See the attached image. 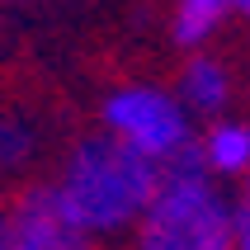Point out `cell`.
<instances>
[{
    "instance_id": "3957f363",
    "label": "cell",
    "mask_w": 250,
    "mask_h": 250,
    "mask_svg": "<svg viewBox=\"0 0 250 250\" xmlns=\"http://www.w3.org/2000/svg\"><path fill=\"white\" fill-rule=\"evenodd\" d=\"M99 132L113 137L118 146L137 151L142 161H151L156 170H170L175 161L194 151L198 123L184 113V104L175 99L170 85L156 81H113L99 95Z\"/></svg>"
},
{
    "instance_id": "7a4b0ae2",
    "label": "cell",
    "mask_w": 250,
    "mask_h": 250,
    "mask_svg": "<svg viewBox=\"0 0 250 250\" xmlns=\"http://www.w3.org/2000/svg\"><path fill=\"white\" fill-rule=\"evenodd\" d=\"M241 241V208L236 194L203 175L194 151L161 170L151 203L132 227L127 250H236Z\"/></svg>"
},
{
    "instance_id": "8992f818",
    "label": "cell",
    "mask_w": 250,
    "mask_h": 250,
    "mask_svg": "<svg viewBox=\"0 0 250 250\" xmlns=\"http://www.w3.org/2000/svg\"><path fill=\"white\" fill-rule=\"evenodd\" d=\"M194 161L217 184H241L250 175V118H212L194 132Z\"/></svg>"
},
{
    "instance_id": "277c9868",
    "label": "cell",
    "mask_w": 250,
    "mask_h": 250,
    "mask_svg": "<svg viewBox=\"0 0 250 250\" xmlns=\"http://www.w3.org/2000/svg\"><path fill=\"white\" fill-rule=\"evenodd\" d=\"M5 222H10V250H99L66 217V208L57 203L47 180L24 184L5 203Z\"/></svg>"
},
{
    "instance_id": "7c38bea8",
    "label": "cell",
    "mask_w": 250,
    "mask_h": 250,
    "mask_svg": "<svg viewBox=\"0 0 250 250\" xmlns=\"http://www.w3.org/2000/svg\"><path fill=\"white\" fill-rule=\"evenodd\" d=\"M236 250H250V227H241V241H236Z\"/></svg>"
},
{
    "instance_id": "8fae6325",
    "label": "cell",
    "mask_w": 250,
    "mask_h": 250,
    "mask_svg": "<svg viewBox=\"0 0 250 250\" xmlns=\"http://www.w3.org/2000/svg\"><path fill=\"white\" fill-rule=\"evenodd\" d=\"M227 10L241 14V19H250V0H227Z\"/></svg>"
},
{
    "instance_id": "30bf717a",
    "label": "cell",
    "mask_w": 250,
    "mask_h": 250,
    "mask_svg": "<svg viewBox=\"0 0 250 250\" xmlns=\"http://www.w3.org/2000/svg\"><path fill=\"white\" fill-rule=\"evenodd\" d=\"M0 250H10V222H5V203H0Z\"/></svg>"
},
{
    "instance_id": "ba28073f",
    "label": "cell",
    "mask_w": 250,
    "mask_h": 250,
    "mask_svg": "<svg viewBox=\"0 0 250 250\" xmlns=\"http://www.w3.org/2000/svg\"><path fill=\"white\" fill-rule=\"evenodd\" d=\"M231 19L227 0H175L170 5V42L184 52H208V42Z\"/></svg>"
},
{
    "instance_id": "52a82bcc",
    "label": "cell",
    "mask_w": 250,
    "mask_h": 250,
    "mask_svg": "<svg viewBox=\"0 0 250 250\" xmlns=\"http://www.w3.org/2000/svg\"><path fill=\"white\" fill-rule=\"evenodd\" d=\"M42 156V127L19 104H0V189L24 180Z\"/></svg>"
},
{
    "instance_id": "6da1fadb",
    "label": "cell",
    "mask_w": 250,
    "mask_h": 250,
    "mask_svg": "<svg viewBox=\"0 0 250 250\" xmlns=\"http://www.w3.org/2000/svg\"><path fill=\"white\" fill-rule=\"evenodd\" d=\"M47 184L71 222L95 246H109V241L132 236V227L142 222V212L161 184V170L95 127L62 146Z\"/></svg>"
},
{
    "instance_id": "9c48e42d",
    "label": "cell",
    "mask_w": 250,
    "mask_h": 250,
    "mask_svg": "<svg viewBox=\"0 0 250 250\" xmlns=\"http://www.w3.org/2000/svg\"><path fill=\"white\" fill-rule=\"evenodd\" d=\"M236 208H241V227H250V175L241 180V198H236Z\"/></svg>"
},
{
    "instance_id": "5b68a950",
    "label": "cell",
    "mask_w": 250,
    "mask_h": 250,
    "mask_svg": "<svg viewBox=\"0 0 250 250\" xmlns=\"http://www.w3.org/2000/svg\"><path fill=\"white\" fill-rule=\"evenodd\" d=\"M175 99L184 104V113L194 118V123H212V118H222L231 109V99H236V76L227 66L222 57L212 52H189V62L180 66V81L170 85Z\"/></svg>"
}]
</instances>
